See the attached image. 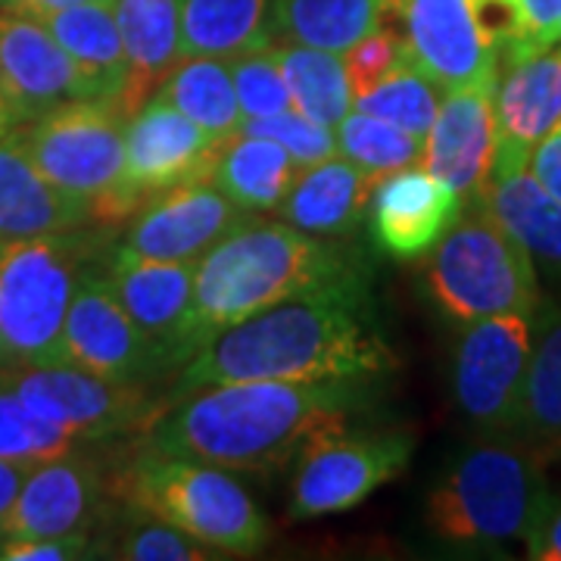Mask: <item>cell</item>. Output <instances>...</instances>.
I'll use <instances>...</instances> for the list:
<instances>
[{
  "label": "cell",
  "mask_w": 561,
  "mask_h": 561,
  "mask_svg": "<svg viewBox=\"0 0 561 561\" xmlns=\"http://www.w3.org/2000/svg\"><path fill=\"white\" fill-rule=\"evenodd\" d=\"M362 306L365 290H331L253 312L181 365L169 402L213 383L378 378L397 359Z\"/></svg>",
  "instance_id": "obj_1"
},
{
  "label": "cell",
  "mask_w": 561,
  "mask_h": 561,
  "mask_svg": "<svg viewBox=\"0 0 561 561\" xmlns=\"http://www.w3.org/2000/svg\"><path fill=\"white\" fill-rule=\"evenodd\" d=\"M62 359L110 381L147 383L172 368L169 356L122 309L106 278L84 275L62 328Z\"/></svg>",
  "instance_id": "obj_13"
},
{
  "label": "cell",
  "mask_w": 561,
  "mask_h": 561,
  "mask_svg": "<svg viewBox=\"0 0 561 561\" xmlns=\"http://www.w3.org/2000/svg\"><path fill=\"white\" fill-rule=\"evenodd\" d=\"M393 0H275L272 35L331 54H346L381 28Z\"/></svg>",
  "instance_id": "obj_29"
},
{
  "label": "cell",
  "mask_w": 561,
  "mask_h": 561,
  "mask_svg": "<svg viewBox=\"0 0 561 561\" xmlns=\"http://www.w3.org/2000/svg\"><path fill=\"white\" fill-rule=\"evenodd\" d=\"M35 20L57 38L69 60L94 84L101 101H125L131 66L122 44L113 3L106 0H79L44 10Z\"/></svg>",
  "instance_id": "obj_24"
},
{
  "label": "cell",
  "mask_w": 561,
  "mask_h": 561,
  "mask_svg": "<svg viewBox=\"0 0 561 561\" xmlns=\"http://www.w3.org/2000/svg\"><path fill=\"white\" fill-rule=\"evenodd\" d=\"M300 175L297 160L275 144L238 131L216 147L206 181H213L228 201L243 213H278Z\"/></svg>",
  "instance_id": "obj_25"
},
{
  "label": "cell",
  "mask_w": 561,
  "mask_h": 561,
  "mask_svg": "<svg viewBox=\"0 0 561 561\" xmlns=\"http://www.w3.org/2000/svg\"><path fill=\"white\" fill-rule=\"evenodd\" d=\"M0 98L22 125L98 91L35 16L0 10Z\"/></svg>",
  "instance_id": "obj_17"
},
{
  "label": "cell",
  "mask_w": 561,
  "mask_h": 561,
  "mask_svg": "<svg viewBox=\"0 0 561 561\" xmlns=\"http://www.w3.org/2000/svg\"><path fill=\"white\" fill-rule=\"evenodd\" d=\"M549 505L540 449L490 437L443 468L427 493V527L456 546L527 542Z\"/></svg>",
  "instance_id": "obj_4"
},
{
  "label": "cell",
  "mask_w": 561,
  "mask_h": 561,
  "mask_svg": "<svg viewBox=\"0 0 561 561\" xmlns=\"http://www.w3.org/2000/svg\"><path fill=\"white\" fill-rule=\"evenodd\" d=\"M228 69H231L243 122L265 119V116H275V113H284L294 106L272 44L228 60Z\"/></svg>",
  "instance_id": "obj_37"
},
{
  "label": "cell",
  "mask_w": 561,
  "mask_h": 561,
  "mask_svg": "<svg viewBox=\"0 0 561 561\" xmlns=\"http://www.w3.org/2000/svg\"><path fill=\"white\" fill-rule=\"evenodd\" d=\"M125 122L119 101L84 98L22 122L16 135L44 179L84 203L94 221L116 225L140 206L125 181Z\"/></svg>",
  "instance_id": "obj_6"
},
{
  "label": "cell",
  "mask_w": 561,
  "mask_h": 561,
  "mask_svg": "<svg viewBox=\"0 0 561 561\" xmlns=\"http://www.w3.org/2000/svg\"><path fill=\"white\" fill-rule=\"evenodd\" d=\"M241 131L280 144L300 169L337 157V131L331 125H321V122L302 116L294 106L284 113H275V116H265V119L243 122Z\"/></svg>",
  "instance_id": "obj_39"
},
{
  "label": "cell",
  "mask_w": 561,
  "mask_h": 561,
  "mask_svg": "<svg viewBox=\"0 0 561 561\" xmlns=\"http://www.w3.org/2000/svg\"><path fill=\"white\" fill-rule=\"evenodd\" d=\"M197 262H147L113 256L110 287L140 331L169 356L172 368L184 365L187 319L194 306Z\"/></svg>",
  "instance_id": "obj_21"
},
{
  "label": "cell",
  "mask_w": 561,
  "mask_h": 561,
  "mask_svg": "<svg viewBox=\"0 0 561 561\" xmlns=\"http://www.w3.org/2000/svg\"><path fill=\"white\" fill-rule=\"evenodd\" d=\"M250 213L238 209L213 181H191L169 187L131 216L116 256L147 262H197L234 231Z\"/></svg>",
  "instance_id": "obj_14"
},
{
  "label": "cell",
  "mask_w": 561,
  "mask_h": 561,
  "mask_svg": "<svg viewBox=\"0 0 561 561\" xmlns=\"http://www.w3.org/2000/svg\"><path fill=\"white\" fill-rule=\"evenodd\" d=\"M144 515V512H138ZM116 559L128 561H206V559H225L221 552L209 549L197 537L184 534L175 524L144 515L135 518L131 527L125 530V537L116 546Z\"/></svg>",
  "instance_id": "obj_38"
},
{
  "label": "cell",
  "mask_w": 561,
  "mask_h": 561,
  "mask_svg": "<svg viewBox=\"0 0 561 561\" xmlns=\"http://www.w3.org/2000/svg\"><path fill=\"white\" fill-rule=\"evenodd\" d=\"M0 10L22 13V16H41L44 10H54V0H0Z\"/></svg>",
  "instance_id": "obj_45"
},
{
  "label": "cell",
  "mask_w": 561,
  "mask_h": 561,
  "mask_svg": "<svg viewBox=\"0 0 561 561\" xmlns=\"http://www.w3.org/2000/svg\"><path fill=\"white\" fill-rule=\"evenodd\" d=\"M356 381L213 383L169 402L144 446L209 461L225 471L272 474L309 443L346 427Z\"/></svg>",
  "instance_id": "obj_2"
},
{
  "label": "cell",
  "mask_w": 561,
  "mask_h": 561,
  "mask_svg": "<svg viewBox=\"0 0 561 561\" xmlns=\"http://www.w3.org/2000/svg\"><path fill=\"white\" fill-rule=\"evenodd\" d=\"M424 284L453 321L534 316L540 284L534 256L515 241L483 203L461 206L456 221L431 247Z\"/></svg>",
  "instance_id": "obj_7"
},
{
  "label": "cell",
  "mask_w": 561,
  "mask_h": 561,
  "mask_svg": "<svg viewBox=\"0 0 561 561\" xmlns=\"http://www.w3.org/2000/svg\"><path fill=\"white\" fill-rule=\"evenodd\" d=\"M409 47L397 25H381L371 35H365L359 44H353L343 60H346V72H350V84H353V101L365 94L368 88H375L383 76H390L402 60H409Z\"/></svg>",
  "instance_id": "obj_40"
},
{
  "label": "cell",
  "mask_w": 561,
  "mask_h": 561,
  "mask_svg": "<svg viewBox=\"0 0 561 561\" xmlns=\"http://www.w3.org/2000/svg\"><path fill=\"white\" fill-rule=\"evenodd\" d=\"M0 383L41 419L69 427L91 443L147 434L165 412L147 383L110 381L72 362L7 365L0 368Z\"/></svg>",
  "instance_id": "obj_9"
},
{
  "label": "cell",
  "mask_w": 561,
  "mask_h": 561,
  "mask_svg": "<svg viewBox=\"0 0 561 561\" xmlns=\"http://www.w3.org/2000/svg\"><path fill=\"white\" fill-rule=\"evenodd\" d=\"M219 144L160 94H150L125 122L128 191L147 203L169 187L206 181Z\"/></svg>",
  "instance_id": "obj_15"
},
{
  "label": "cell",
  "mask_w": 561,
  "mask_h": 561,
  "mask_svg": "<svg viewBox=\"0 0 561 561\" xmlns=\"http://www.w3.org/2000/svg\"><path fill=\"white\" fill-rule=\"evenodd\" d=\"M378 175L346 157L300 169L290 194L280 203V219L319 238H353L368 216V201Z\"/></svg>",
  "instance_id": "obj_23"
},
{
  "label": "cell",
  "mask_w": 561,
  "mask_h": 561,
  "mask_svg": "<svg viewBox=\"0 0 561 561\" xmlns=\"http://www.w3.org/2000/svg\"><path fill=\"white\" fill-rule=\"evenodd\" d=\"M412 437L402 431H328L294 461L290 522L341 515L397 481L412 459Z\"/></svg>",
  "instance_id": "obj_10"
},
{
  "label": "cell",
  "mask_w": 561,
  "mask_h": 561,
  "mask_svg": "<svg viewBox=\"0 0 561 561\" xmlns=\"http://www.w3.org/2000/svg\"><path fill=\"white\" fill-rule=\"evenodd\" d=\"M88 530L66 537H7L0 542L3 561H69L88 556Z\"/></svg>",
  "instance_id": "obj_41"
},
{
  "label": "cell",
  "mask_w": 561,
  "mask_h": 561,
  "mask_svg": "<svg viewBox=\"0 0 561 561\" xmlns=\"http://www.w3.org/2000/svg\"><path fill=\"white\" fill-rule=\"evenodd\" d=\"M88 449L91 446L28 468L7 518V537H66L91 527L106 493V478Z\"/></svg>",
  "instance_id": "obj_18"
},
{
  "label": "cell",
  "mask_w": 561,
  "mask_h": 561,
  "mask_svg": "<svg viewBox=\"0 0 561 561\" xmlns=\"http://www.w3.org/2000/svg\"><path fill=\"white\" fill-rule=\"evenodd\" d=\"M275 0H181V57H221L268 47Z\"/></svg>",
  "instance_id": "obj_28"
},
{
  "label": "cell",
  "mask_w": 561,
  "mask_h": 561,
  "mask_svg": "<svg viewBox=\"0 0 561 561\" xmlns=\"http://www.w3.org/2000/svg\"><path fill=\"white\" fill-rule=\"evenodd\" d=\"M530 175L540 181L542 187L561 203V128H556L549 138H542L534 153H530V162H527Z\"/></svg>",
  "instance_id": "obj_42"
},
{
  "label": "cell",
  "mask_w": 561,
  "mask_h": 561,
  "mask_svg": "<svg viewBox=\"0 0 561 561\" xmlns=\"http://www.w3.org/2000/svg\"><path fill=\"white\" fill-rule=\"evenodd\" d=\"M106 3H113V0H106Z\"/></svg>",
  "instance_id": "obj_48"
},
{
  "label": "cell",
  "mask_w": 561,
  "mask_h": 561,
  "mask_svg": "<svg viewBox=\"0 0 561 561\" xmlns=\"http://www.w3.org/2000/svg\"><path fill=\"white\" fill-rule=\"evenodd\" d=\"M440 101V84L409 57L390 76H383L375 88H368L365 94H359L353 101V110L368 113V116H378V119L390 122V125H397L402 131L424 140L434 119H437Z\"/></svg>",
  "instance_id": "obj_32"
},
{
  "label": "cell",
  "mask_w": 561,
  "mask_h": 561,
  "mask_svg": "<svg viewBox=\"0 0 561 561\" xmlns=\"http://www.w3.org/2000/svg\"><path fill=\"white\" fill-rule=\"evenodd\" d=\"M518 434L537 446H561V319L552 321L534 343Z\"/></svg>",
  "instance_id": "obj_33"
},
{
  "label": "cell",
  "mask_w": 561,
  "mask_h": 561,
  "mask_svg": "<svg viewBox=\"0 0 561 561\" xmlns=\"http://www.w3.org/2000/svg\"><path fill=\"white\" fill-rule=\"evenodd\" d=\"M131 81L122 110L131 116L181 60V0H113Z\"/></svg>",
  "instance_id": "obj_26"
},
{
  "label": "cell",
  "mask_w": 561,
  "mask_h": 561,
  "mask_svg": "<svg viewBox=\"0 0 561 561\" xmlns=\"http://www.w3.org/2000/svg\"><path fill=\"white\" fill-rule=\"evenodd\" d=\"M10 362H7V353H3V343H0V368H7Z\"/></svg>",
  "instance_id": "obj_47"
},
{
  "label": "cell",
  "mask_w": 561,
  "mask_h": 561,
  "mask_svg": "<svg viewBox=\"0 0 561 561\" xmlns=\"http://www.w3.org/2000/svg\"><path fill=\"white\" fill-rule=\"evenodd\" d=\"M16 125H20V122H16V116H13L10 103L0 98V140L7 138V135H10V131L16 128Z\"/></svg>",
  "instance_id": "obj_46"
},
{
  "label": "cell",
  "mask_w": 561,
  "mask_h": 561,
  "mask_svg": "<svg viewBox=\"0 0 561 561\" xmlns=\"http://www.w3.org/2000/svg\"><path fill=\"white\" fill-rule=\"evenodd\" d=\"M206 128L213 138H231L243 125L228 60L221 57H181L179 66L153 91Z\"/></svg>",
  "instance_id": "obj_31"
},
{
  "label": "cell",
  "mask_w": 561,
  "mask_h": 561,
  "mask_svg": "<svg viewBox=\"0 0 561 561\" xmlns=\"http://www.w3.org/2000/svg\"><path fill=\"white\" fill-rule=\"evenodd\" d=\"M91 253L81 228L0 241V343L10 365L66 362L62 328Z\"/></svg>",
  "instance_id": "obj_8"
},
{
  "label": "cell",
  "mask_w": 561,
  "mask_h": 561,
  "mask_svg": "<svg viewBox=\"0 0 561 561\" xmlns=\"http://www.w3.org/2000/svg\"><path fill=\"white\" fill-rule=\"evenodd\" d=\"M524 546H527L530 559L561 561V502L549 505V512L542 515V522L537 524V530Z\"/></svg>",
  "instance_id": "obj_43"
},
{
  "label": "cell",
  "mask_w": 561,
  "mask_h": 561,
  "mask_svg": "<svg viewBox=\"0 0 561 561\" xmlns=\"http://www.w3.org/2000/svg\"><path fill=\"white\" fill-rule=\"evenodd\" d=\"M272 50L278 57L294 110L321 125L337 128L343 116L353 110V84L343 54L306 47L294 41H272Z\"/></svg>",
  "instance_id": "obj_30"
},
{
  "label": "cell",
  "mask_w": 561,
  "mask_h": 561,
  "mask_svg": "<svg viewBox=\"0 0 561 561\" xmlns=\"http://www.w3.org/2000/svg\"><path fill=\"white\" fill-rule=\"evenodd\" d=\"M383 25H397L412 60L443 91L496 79L500 47L490 0H393Z\"/></svg>",
  "instance_id": "obj_12"
},
{
  "label": "cell",
  "mask_w": 561,
  "mask_h": 561,
  "mask_svg": "<svg viewBox=\"0 0 561 561\" xmlns=\"http://www.w3.org/2000/svg\"><path fill=\"white\" fill-rule=\"evenodd\" d=\"M131 512L175 524L221 556H256L272 524L253 496L219 465L144 446L106 483Z\"/></svg>",
  "instance_id": "obj_5"
},
{
  "label": "cell",
  "mask_w": 561,
  "mask_h": 561,
  "mask_svg": "<svg viewBox=\"0 0 561 561\" xmlns=\"http://www.w3.org/2000/svg\"><path fill=\"white\" fill-rule=\"evenodd\" d=\"M481 203L530 256L561 272V203L530 175L527 162L493 165Z\"/></svg>",
  "instance_id": "obj_27"
},
{
  "label": "cell",
  "mask_w": 561,
  "mask_h": 561,
  "mask_svg": "<svg viewBox=\"0 0 561 561\" xmlns=\"http://www.w3.org/2000/svg\"><path fill=\"white\" fill-rule=\"evenodd\" d=\"M496 165L530 162L534 147L561 128V41L496 69Z\"/></svg>",
  "instance_id": "obj_20"
},
{
  "label": "cell",
  "mask_w": 561,
  "mask_h": 561,
  "mask_svg": "<svg viewBox=\"0 0 561 561\" xmlns=\"http://www.w3.org/2000/svg\"><path fill=\"white\" fill-rule=\"evenodd\" d=\"M530 353V316L465 321L453 350V400L486 437L518 434Z\"/></svg>",
  "instance_id": "obj_11"
},
{
  "label": "cell",
  "mask_w": 561,
  "mask_h": 561,
  "mask_svg": "<svg viewBox=\"0 0 561 561\" xmlns=\"http://www.w3.org/2000/svg\"><path fill=\"white\" fill-rule=\"evenodd\" d=\"M337 153L381 179L405 165H421L424 140L378 116L350 110L337 125Z\"/></svg>",
  "instance_id": "obj_34"
},
{
  "label": "cell",
  "mask_w": 561,
  "mask_h": 561,
  "mask_svg": "<svg viewBox=\"0 0 561 561\" xmlns=\"http://www.w3.org/2000/svg\"><path fill=\"white\" fill-rule=\"evenodd\" d=\"M28 468H32V465L0 459V542L7 537V518H10V512H13V502L20 496L22 481H25Z\"/></svg>",
  "instance_id": "obj_44"
},
{
  "label": "cell",
  "mask_w": 561,
  "mask_h": 561,
  "mask_svg": "<svg viewBox=\"0 0 561 561\" xmlns=\"http://www.w3.org/2000/svg\"><path fill=\"white\" fill-rule=\"evenodd\" d=\"M500 62L561 41V0H490Z\"/></svg>",
  "instance_id": "obj_36"
},
{
  "label": "cell",
  "mask_w": 561,
  "mask_h": 561,
  "mask_svg": "<svg viewBox=\"0 0 561 561\" xmlns=\"http://www.w3.org/2000/svg\"><path fill=\"white\" fill-rule=\"evenodd\" d=\"M84 446H98V443L84 440L76 431L41 419L13 390L0 383V459L38 465V461L57 459Z\"/></svg>",
  "instance_id": "obj_35"
},
{
  "label": "cell",
  "mask_w": 561,
  "mask_h": 561,
  "mask_svg": "<svg viewBox=\"0 0 561 561\" xmlns=\"http://www.w3.org/2000/svg\"><path fill=\"white\" fill-rule=\"evenodd\" d=\"M365 287L368 262L356 247L247 216L197 260L184 356L275 302Z\"/></svg>",
  "instance_id": "obj_3"
},
{
  "label": "cell",
  "mask_w": 561,
  "mask_h": 561,
  "mask_svg": "<svg viewBox=\"0 0 561 561\" xmlns=\"http://www.w3.org/2000/svg\"><path fill=\"white\" fill-rule=\"evenodd\" d=\"M94 216L38 172L16 128L0 140V241L79 231Z\"/></svg>",
  "instance_id": "obj_22"
},
{
  "label": "cell",
  "mask_w": 561,
  "mask_h": 561,
  "mask_svg": "<svg viewBox=\"0 0 561 561\" xmlns=\"http://www.w3.org/2000/svg\"><path fill=\"white\" fill-rule=\"evenodd\" d=\"M496 79L443 91L437 119L424 138L421 165L440 179L461 206L481 203L496 165Z\"/></svg>",
  "instance_id": "obj_16"
},
{
  "label": "cell",
  "mask_w": 561,
  "mask_h": 561,
  "mask_svg": "<svg viewBox=\"0 0 561 561\" xmlns=\"http://www.w3.org/2000/svg\"><path fill=\"white\" fill-rule=\"evenodd\" d=\"M461 213L456 194L424 165L381 175L368 201V231L393 260H419Z\"/></svg>",
  "instance_id": "obj_19"
}]
</instances>
